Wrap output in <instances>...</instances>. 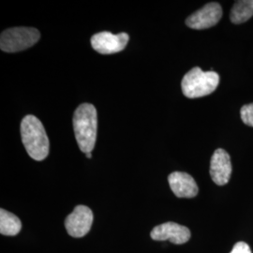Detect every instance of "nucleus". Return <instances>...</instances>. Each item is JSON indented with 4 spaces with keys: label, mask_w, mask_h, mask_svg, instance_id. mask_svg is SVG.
I'll use <instances>...</instances> for the list:
<instances>
[{
    "label": "nucleus",
    "mask_w": 253,
    "mask_h": 253,
    "mask_svg": "<svg viewBox=\"0 0 253 253\" xmlns=\"http://www.w3.org/2000/svg\"><path fill=\"white\" fill-rule=\"evenodd\" d=\"M97 110L90 103H83L73 115V128L77 144L84 153H91L97 138Z\"/></svg>",
    "instance_id": "obj_1"
},
{
    "label": "nucleus",
    "mask_w": 253,
    "mask_h": 253,
    "mask_svg": "<svg viewBox=\"0 0 253 253\" xmlns=\"http://www.w3.org/2000/svg\"><path fill=\"white\" fill-rule=\"evenodd\" d=\"M22 142L28 155L35 161H43L49 154V139L39 118L29 115L21 123Z\"/></svg>",
    "instance_id": "obj_2"
},
{
    "label": "nucleus",
    "mask_w": 253,
    "mask_h": 253,
    "mask_svg": "<svg viewBox=\"0 0 253 253\" xmlns=\"http://www.w3.org/2000/svg\"><path fill=\"white\" fill-rule=\"evenodd\" d=\"M219 84V75L210 71L204 72L199 67L191 69L181 83L183 94L190 99L202 98L210 95L217 89Z\"/></svg>",
    "instance_id": "obj_3"
},
{
    "label": "nucleus",
    "mask_w": 253,
    "mask_h": 253,
    "mask_svg": "<svg viewBox=\"0 0 253 253\" xmlns=\"http://www.w3.org/2000/svg\"><path fill=\"white\" fill-rule=\"evenodd\" d=\"M41 33L32 27H13L6 29L0 37V48L7 53L21 52L36 44Z\"/></svg>",
    "instance_id": "obj_4"
},
{
    "label": "nucleus",
    "mask_w": 253,
    "mask_h": 253,
    "mask_svg": "<svg viewBox=\"0 0 253 253\" xmlns=\"http://www.w3.org/2000/svg\"><path fill=\"white\" fill-rule=\"evenodd\" d=\"M93 213L85 206H77L65 220L68 234L75 237H83L90 231L93 223Z\"/></svg>",
    "instance_id": "obj_5"
},
{
    "label": "nucleus",
    "mask_w": 253,
    "mask_h": 253,
    "mask_svg": "<svg viewBox=\"0 0 253 253\" xmlns=\"http://www.w3.org/2000/svg\"><path fill=\"white\" fill-rule=\"evenodd\" d=\"M129 37L126 33L115 35L111 32L103 31L91 38V45L100 54H116L125 49Z\"/></svg>",
    "instance_id": "obj_6"
},
{
    "label": "nucleus",
    "mask_w": 253,
    "mask_h": 253,
    "mask_svg": "<svg viewBox=\"0 0 253 253\" xmlns=\"http://www.w3.org/2000/svg\"><path fill=\"white\" fill-rule=\"evenodd\" d=\"M221 17V6L217 2H211L189 16L186 25L192 29H207L217 25Z\"/></svg>",
    "instance_id": "obj_7"
},
{
    "label": "nucleus",
    "mask_w": 253,
    "mask_h": 253,
    "mask_svg": "<svg viewBox=\"0 0 253 253\" xmlns=\"http://www.w3.org/2000/svg\"><path fill=\"white\" fill-rule=\"evenodd\" d=\"M150 235L153 240H170L173 244L181 245L187 243L191 235L189 228L170 221L155 227Z\"/></svg>",
    "instance_id": "obj_8"
},
{
    "label": "nucleus",
    "mask_w": 253,
    "mask_h": 253,
    "mask_svg": "<svg viewBox=\"0 0 253 253\" xmlns=\"http://www.w3.org/2000/svg\"><path fill=\"white\" fill-rule=\"evenodd\" d=\"M232 174V163L230 155L222 148L217 149L210 162V175L218 186H224L230 180Z\"/></svg>",
    "instance_id": "obj_9"
},
{
    "label": "nucleus",
    "mask_w": 253,
    "mask_h": 253,
    "mask_svg": "<svg viewBox=\"0 0 253 253\" xmlns=\"http://www.w3.org/2000/svg\"><path fill=\"white\" fill-rule=\"evenodd\" d=\"M170 188L178 198H193L198 194V186L187 172H173L168 176Z\"/></svg>",
    "instance_id": "obj_10"
},
{
    "label": "nucleus",
    "mask_w": 253,
    "mask_h": 253,
    "mask_svg": "<svg viewBox=\"0 0 253 253\" xmlns=\"http://www.w3.org/2000/svg\"><path fill=\"white\" fill-rule=\"evenodd\" d=\"M22 224L19 217L5 209L0 210V233L7 236L18 235Z\"/></svg>",
    "instance_id": "obj_11"
},
{
    "label": "nucleus",
    "mask_w": 253,
    "mask_h": 253,
    "mask_svg": "<svg viewBox=\"0 0 253 253\" xmlns=\"http://www.w3.org/2000/svg\"><path fill=\"white\" fill-rule=\"evenodd\" d=\"M253 16V0L235 1L231 11L230 19L233 24L239 25Z\"/></svg>",
    "instance_id": "obj_12"
},
{
    "label": "nucleus",
    "mask_w": 253,
    "mask_h": 253,
    "mask_svg": "<svg viewBox=\"0 0 253 253\" xmlns=\"http://www.w3.org/2000/svg\"><path fill=\"white\" fill-rule=\"evenodd\" d=\"M240 116L246 125L253 126V103L244 105L240 110Z\"/></svg>",
    "instance_id": "obj_13"
},
{
    "label": "nucleus",
    "mask_w": 253,
    "mask_h": 253,
    "mask_svg": "<svg viewBox=\"0 0 253 253\" xmlns=\"http://www.w3.org/2000/svg\"><path fill=\"white\" fill-rule=\"evenodd\" d=\"M230 253H253L250 246L245 242H238L234 246Z\"/></svg>",
    "instance_id": "obj_14"
},
{
    "label": "nucleus",
    "mask_w": 253,
    "mask_h": 253,
    "mask_svg": "<svg viewBox=\"0 0 253 253\" xmlns=\"http://www.w3.org/2000/svg\"><path fill=\"white\" fill-rule=\"evenodd\" d=\"M85 156H86V158H88V159H91V157H92L91 153H86L85 154Z\"/></svg>",
    "instance_id": "obj_15"
}]
</instances>
